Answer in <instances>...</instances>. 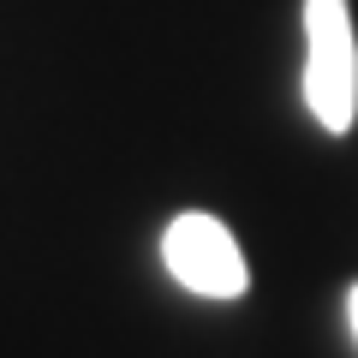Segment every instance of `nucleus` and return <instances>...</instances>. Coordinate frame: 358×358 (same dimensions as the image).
<instances>
[{"mask_svg": "<svg viewBox=\"0 0 358 358\" xmlns=\"http://www.w3.org/2000/svg\"><path fill=\"white\" fill-rule=\"evenodd\" d=\"M305 108L334 138L358 120V36L346 0H305Z\"/></svg>", "mask_w": 358, "mask_h": 358, "instance_id": "1", "label": "nucleus"}, {"mask_svg": "<svg viewBox=\"0 0 358 358\" xmlns=\"http://www.w3.org/2000/svg\"><path fill=\"white\" fill-rule=\"evenodd\" d=\"M162 263L197 299H239L251 287V268H245V251L233 245V233L197 209L173 215V227L162 233Z\"/></svg>", "mask_w": 358, "mask_h": 358, "instance_id": "2", "label": "nucleus"}, {"mask_svg": "<svg viewBox=\"0 0 358 358\" xmlns=\"http://www.w3.org/2000/svg\"><path fill=\"white\" fill-rule=\"evenodd\" d=\"M346 322H352V341H358V281H352V293H346Z\"/></svg>", "mask_w": 358, "mask_h": 358, "instance_id": "3", "label": "nucleus"}]
</instances>
